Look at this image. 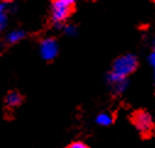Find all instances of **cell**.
<instances>
[{
	"label": "cell",
	"instance_id": "1",
	"mask_svg": "<svg viewBox=\"0 0 155 148\" xmlns=\"http://www.w3.org/2000/svg\"><path fill=\"white\" fill-rule=\"evenodd\" d=\"M138 67V59L134 54L127 53L117 59H115L112 62L111 70L109 71L106 76V82L110 85L116 81H124L128 80V77L137 70Z\"/></svg>",
	"mask_w": 155,
	"mask_h": 148
},
{
	"label": "cell",
	"instance_id": "9",
	"mask_svg": "<svg viewBox=\"0 0 155 148\" xmlns=\"http://www.w3.org/2000/svg\"><path fill=\"white\" fill-rule=\"evenodd\" d=\"M9 10L6 9V3L3 2L0 4V29L4 31L9 25Z\"/></svg>",
	"mask_w": 155,
	"mask_h": 148
},
{
	"label": "cell",
	"instance_id": "4",
	"mask_svg": "<svg viewBox=\"0 0 155 148\" xmlns=\"http://www.w3.org/2000/svg\"><path fill=\"white\" fill-rule=\"evenodd\" d=\"M38 52L43 60L51 61L54 60L59 54V44L55 38L53 37H45L39 42L38 45Z\"/></svg>",
	"mask_w": 155,
	"mask_h": 148
},
{
	"label": "cell",
	"instance_id": "6",
	"mask_svg": "<svg viewBox=\"0 0 155 148\" xmlns=\"http://www.w3.org/2000/svg\"><path fill=\"white\" fill-rule=\"evenodd\" d=\"M4 102H5V105L9 106V108H17V106H20V105L22 104L23 97H22V94H21L20 92H17V91H10V92H8V94L5 96Z\"/></svg>",
	"mask_w": 155,
	"mask_h": 148
},
{
	"label": "cell",
	"instance_id": "5",
	"mask_svg": "<svg viewBox=\"0 0 155 148\" xmlns=\"http://www.w3.org/2000/svg\"><path fill=\"white\" fill-rule=\"evenodd\" d=\"M26 31L25 29H21V28H15L10 32L6 33L5 35V43L9 44V45H14V44H17L20 42H22L25 38H26Z\"/></svg>",
	"mask_w": 155,
	"mask_h": 148
},
{
	"label": "cell",
	"instance_id": "11",
	"mask_svg": "<svg viewBox=\"0 0 155 148\" xmlns=\"http://www.w3.org/2000/svg\"><path fill=\"white\" fill-rule=\"evenodd\" d=\"M62 32H64V34H66L67 37H74V35H77V33H78V29H77V27H76L74 25L66 23V25L62 27Z\"/></svg>",
	"mask_w": 155,
	"mask_h": 148
},
{
	"label": "cell",
	"instance_id": "8",
	"mask_svg": "<svg viewBox=\"0 0 155 148\" xmlns=\"http://www.w3.org/2000/svg\"><path fill=\"white\" fill-rule=\"evenodd\" d=\"M95 123H97V125H99V126L106 127V126H110V125L114 123V118H112V115H111L110 113L103 112V113H99V114L95 116Z\"/></svg>",
	"mask_w": 155,
	"mask_h": 148
},
{
	"label": "cell",
	"instance_id": "2",
	"mask_svg": "<svg viewBox=\"0 0 155 148\" xmlns=\"http://www.w3.org/2000/svg\"><path fill=\"white\" fill-rule=\"evenodd\" d=\"M76 3L73 0H55L50 5V20L56 29H62L66 21L74 11Z\"/></svg>",
	"mask_w": 155,
	"mask_h": 148
},
{
	"label": "cell",
	"instance_id": "7",
	"mask_svg": "<svg viewBox=\"0 0 155 148\" xmlns=\"http://www.w3.org/2000/svg\"><path fill=\"white\" fill-rule=\"evenodd\" d=\"M109 86H110L111 92H112L115 96H120V94H124V93H125V92L128 89L130 82H128V80H124V81H116V82L110 83Z\"/></svg>",
	"mask_w": 155,
	"mask_h": 148
},
{
	"label": "cell",
	"instance_id": "12",
	"mask_svg": "<svg viewBox=\"0 0 155 148\" xmlns=\"http://www.w3.org/2000/svg\"><path fill=\"white\" fill-rule=\"evenodd\" d=\"M67 148H89V146L82 141H74L67 146Z\"/></svg>",
	"mask_w": 155,
	"mask_h": 148
},
{
	"label": "cell",
	"instance_id": "3",
	"mask_svg": "<svg viewBox=\"0 0 155 148\" xmlns=\"http://www.w3.org/2000/svg\"><path fill=\"white\" fill-rule=\"evenodd\" d=\"M132 123L136 130L144 137H148L154 131V119L145 110H138L132 115Z\"/></svg>",
	"mask_w": 155,
	"mask_h": 148
},
{
	"label": "cell",
	"instance_id": "10",
	"mask_svg": "<svg viewBox=\"0 0 155 148\" xmlns=\"http://www.w3.org/2000/svg\"><path fill=\"white\" fill-rule=\"evenodd\" d=\"M148 61H149V65L151 67L153 75H154V80H155V38L153 39V43H151V50L149 53Z\"/></svg>",
	"mask_w": 155,
	"mask_h": 148
}]
</instances>
